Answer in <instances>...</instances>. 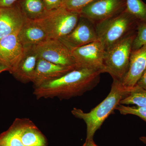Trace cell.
Returning a JSON list of instances; mask_svg holds the SVG:
<instances>
[{"mask_svg":"<svg viewBox=\"0 0 146 146\" xmlns=\"http://www.w3.org/2000/svg\"><path fill=\"white\" fill-rule=\"evenodd\" d=\"M59 40L71 51L98 41L96 25L88 19L80 17L72 31Z\"/></svg>","mask_w":146,"mask_h":146,"instance_id":"cell-9","label":"cell"},{"mask_svg":"<svg viewBox=\"0 0 146 146\" xmlns=\"http://www.w3.org/2000/svg\"><path fill=\"white\" fill-rule=\"evenodd\" d=\"M17 3L27 19H41L48 12L43 0H18Z\"/></svg>","mask_w":146,"mask_h":146,"instance_id":"cell-17","label":"cell"},{"mask_svg":"<svg viewBox=\"0 0 146 146\" xmlns=\"http://www.w3.org/2000/svg\"><path fill=\"white\" fill-rule=\"evenodd\" d=\"M146 44V23H139L136 29V36L132 45V50L140 48Z\"/></svg>","mask_w":146,"mask_h":146,"instance_id":"cell-22","label":"cell"},{"mask_svg":"<svg viewBox=\"0 0 146 146\" xmlns=\"http://www.w3.org/2000/svg\"><path fill=\"white\" fill-rule=\"evenodd\" d=\"M18 0H0V8L8 7L15 5Z\"/></svg>","mask_w":146,"mask_h":146,"instance_id":"cell-26","label":"cell"},{"mask_svg":"<svg viewBox=\"0 0 146 146\" xmlns=\"http://www.w3.org/2000/svg\"><path fill=\"white\" fill-rule=\"evenodd\" d=\"M6 71L9 72L8 68L5 66L4 65H3L2 64L0 63V73L3 72H6Z\"/></svg>","mask_w":146,"mask_h":146,"instance_id":"cell-28","label":"cell"},{"mask_svg":"<svg viewBox=\"0 0 146 146\" xmlns=\"http://www.w3.org/2000/svg\"><path fill=\"white\" fill-rule=\"evenodd\" d=\"M139 23L126 9L117 16L96 24L98 41L106 50L136 31Z\"/></svg>","mask_w":146,"mask_h":146,"instance_id":"cell-3","label":"cell"},{"mask_svg":"<svg viewBox=\"0 0 146 146\" xmlns=\"http://www.w3.org/2000/svg\"><path fill=\"white\" fill-rule=\"evenodd\" d=\"M136 84L146 90V67Z\"/></svg>","mask_w":146,"mask_h":146,"instance_id":"cell-25","label":"cell"},{"mask_svg":"<svg viewBox=\"0 0 146 146\" xmlns=\"http://www.w3.org/2000/svg\"><path fill=\"white\" fill-rule=\"evenodd\" d=\"M120 104H133L138 107H146V90L136 84L130 94L120 101Z\"/></svg>","mask_w":146,"mask_h":146,"instance_id":"cell-18","label":"cell"},{"mask_svg":"<svg viewBox=\"0 0 146 146\" xmlns=\"http://www.w3.org/2000/svg\"><path fill=\"white\" fill-rule=\"evenodd\" d=\"M13 122L24 146H48L46 136L31 120L17 118Z\"/></svg>","mask_w":146,"mask_h":146,"instance_id":"cell-13","label":"cell"},{"mask_svg":"<svg viewBox=\"0 0 146 146\" xmlns=\"http://www.w3.org/2000/svg\"><path fill=\"white\" fill-rule=\"evenodd\" d=\"M140 141H141L143 143L146 145V136H141L139 138Z\"/></svg>","mask_w":146,"mask_h":146,"instance_id":"cell-29","label":"cell"},{"mask_svg":"<svg viewBox=\"0 0 146 146\" xmlns=\"http://www.w3.org/2000/svg\"><path fill=\"white\" fill-rule=\"evenodd\" d=\"M0 146H24L13 122L8 129L0 133Z\"/></svg>","mask_w":146,"mask_h":146,"instance_id":"cell-20","label":"cell"},{"mask_svg":"<svg viewBox=\"0 0 146 146\" xmlns=\"http://www.w3.org/2000/svg\"><path fill=\"white\" fill-rule=\"evenodd\" d=\"M146 67V44L131 50L129 67L121 82L124 86L132 88L136 85Z\"/></svg>","mask_w":146,"mask_h":146,"instance_id":"cell-14","label":"cell"},{"mask_svg":"<svg viewBox=\"0 0 146 146\" xmlns=\"http://www.w3.org/2000/svg\"><path fill=\"white\" fill-rule=\"evenodd\" d=\"M82 146H98L95 143L94 139L91 140H86L85 143Z\"/></svg>","mask_w":146,"mask_h":146,"instance_id":"cell-27","label":"cell"},{"mask_svg":"<svg viewBox=\"0 0 146 146\" xmlns=\"http://www.w3.org/2000/svg\"><path fill=\"white\" fill-rule=\"evenodd\" d=\"M38 58L35 46L25 48L24 54L12 74L24 83L32 82Z\"/></svg>","mask_w":146,"mask_h":146,"instance_id":"cell-16","label":"cell"},{"mask_svg":"<svg viewBox=\"0 0 146 146\" xmlns=\"http://www.w3.org/2000/svg\"><path fill=\"white\" fill-rule=\"evenodd\" d=\"M18 37L24 48L35 46L49 39L38 20L27 18L18 32Z\"/></svg>","mask_w":146,"mask_h":146,"instance_id":"cell-15","label":"cell"},{"mask_svg":"<svg viewBox=\"0 0 146 146\" xmlns=\"http://www.w3.org/2000/svg\"><path fill=\"white\" fill-rule=\"evenodd\" d=\"M80 17L79 12L62 6L48 11L44 17L37 20L49 39H60L72 31Z\"/></svg>","mask_w":146,"mask_h":146,"instance_id":"cell-5","label":"cell"},{"mask_svg":"<svg viewBox=\"0 0 146 146\" xmlns=\"http://www.w3.org/2000/svg\"><path fill=\"white\" fill-rule=\"evenodd\" d=\"M126 8V0H96L82 9L80 17L96 24L112 18Z\"/></svg>","mask_w":146,"mask_h":146,"instance_id":"cell-7","label":"cell"},{"mask_svg":"<svg viewBox=\"0 0 146 146\" xmlns=\"http://www.w3.org/2000/svg\"><path fill=\"white\" fill-rule=\"evenodd\" d=\"M133 88L124 86L121 82L113 80L111 90L107 97L89 112L79 108H73L72 114L75 117L83 120L86 125V140L94 139L95 133L106 119L112 114L120 102L127 96Z\"/></svg>","mask_w":146,"mask_h":146,"instance_id":"cell-2","label":"cell"},{"mask_svg":"<svg viewBox=\"0 0 146 146\" xmlns=\"http://www.w3.org/2000/svg\"><path fill=\"white\" fill-rule=\"evenodd\" d=\"M18 32L0 40V63L8 68L11 74L16 70L25 51L18 39Z\"/></svg>","mask_w":146,"mask_h":146,"instance_id":"cell-10","label":"cell"},{"mask_svg":"<svg viewBox=\"0 0 146 146\" xmlns=\"http://www.w3.org/2000/svg\"><path fill=\"white\" fill-rule=\"evenodd\" d=\"M72 52L78 68L94 69L104 73L106 50L99 41L91 42Z\"/></svg>","mask_w":146,"mask_h":146,"instance_id":"cell-8","label":"cell"},{"mask_svg":"<svg viewBox=\"0 0 146 146\" xmlns=\"http://www.w3.org/2000/svg\"><path fill=\"white\" fill-rule=\"evenodd\" d=\"M27 19L17 3L10 7L0 8V40L18 32Z\"/></svg>","mask_w":146,"mask_h":146,"instance_id":"cell-11","label":"cell"},{"mask_svg":"<svg viewBox=\"0 0 146 146\" xmlns=\"http://www.w3.org/2000/svg\"><path fill=\"white\" fill-rule=\"evenodd\" d=\"M126 9L138 23H146V4L143 0H126Z\"/></svg>","mask_w":146,"mask_h":146,"instance_id":"cell-19","label":"cell"},{"mask_svg":"<svg viewBox=\"0 0 146 146\" xmlns=\"http://www.w3.org/2000/svg\"><path fill=\"white\" fill-rule=\"evenodd\" d=\"M136 31L128 35L106 50L104 73H108L113 80L121 82L129 67L132 45Z\"/></svg>","mask_w":146,"mask_h":146,"instance_id":"cell-4","label":"cell"},{"mask_svg":"<svg viewBox=\"0 0 146 146\" xmlns=\"http://www.w3.org/2000/svg\"><path fill=\"white\" fill-rule=\"evenodd\" d=\"M115 110L123 115H132L138 116L146 123V107L126 106L119 104Z\"/></svg>","mask_w":146,"mask_h":146,"instance_id":"cell-21","label":"cell"},{"mask_svg":"<svg viewBox=\"0 0 146 146\" xmlns=\"http://www.w3.org/2000/svg\"><path fill=\"white\" fill-rule=\"evenodd\" d=\"M101 71L77 68L58 78L34 88L37 99L57 98L69 99L79 96L94 89L99 82Z\"/></svg>","mask_w":146,"mask_h":146,"instance_id":"cell-1","label":"cell"},{"mask_svg":"<svg viewBox=\"0 0 146 146\" xmlns=\"http://www.w3.org/2000/svg\"><path fill=\"white\" fill-rule=\"evenodd\" d=\"M48 11L55 10L63 6L64 0H43Z\"/></svg>","mask_w":146,"mask_h":146,"instance_id":"cell-24","label":"cell"},{"mask_svg":"<svg viewBox=\"0 0 146 146\" xmlns=\"http://www.w3.org/2000/svg\"><path fill=\"white\" fill-rule=\"evenodd\" d=\"M96 0H64L63 6L67 9L80 13L82 9Z\"/></svg>","mask_w":146,"mask_h":146,"instance_id":"cell-23","label":"cell"},{"mask_svg":"<svg viewBox=\"0 0 146 146\" xmlns=\"http://www.w3.org/2000/svg\"><path fill=\"white\" fill-rule=\"evenodd\" d=\"M75 69L57 65L39 58L32 82L34 88L58 78Z\"/></svg>","mask_w":146,"mask_h":146,"instance_id":"cell-12","label":"cell"},{"mask_svg":"<svg viewBox=\"0 0 146 146\" xmlns=\"http://www.w3.org/2000/svg\"><path fill=\"white\" fill-rule=\"evenodd\" d=\"M38 57L57 65L78 68L72 51L59 39H48L35 46Z\"/></svg>","mask_w":146,"mask_h":146,"instance_id":"cell-6","label":"cell"}]
</instances>
